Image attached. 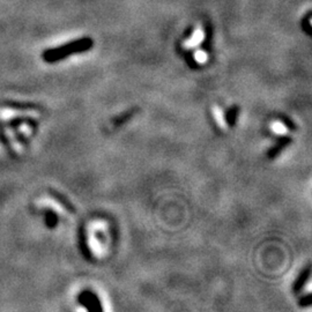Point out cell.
<instances>
[{"label":"cell","instance_id":"3957f363","mask_svg":"<svg viewBox=\"0 0 312 312\" xmlns=\"http://www.w3.org/2000/svg\"><path fill=\"white\" fill-rule=\"evenodd\" d=\"M290 142H292V138L290 137H288V135H286V137H282L280 139V140H279L277 144L274 145L273 147L271 148V149H269L267 151V156H268V159H271V160H273L275 159V157H278L279 155H280V153L281 151H282L284 148H286L288 145L290 144Z\"/></svg>","mask_w":312,"mask_h":312},{"label":"cell","instance_id":"30bf717a","mask_svg":"<svg viewBox=\"0 0 312 312\" xmlns=\"http://www.w3.org/2000/svg\"><path fill=\"white\" fill-rule=\"evenodd\" d=\"M281 122L283 123V126H284V127H287V129L292 130V131H294V130H296V125H295V123L292 122V120H290L289 118H288V117H286V116H282V117H281Z\"/></svg>","mask_w":312,"mask_h":312},{"label":"cell","instance_id":"ba28073f","mask_svg":"<svg viewBox=\"0 0 312 312\" xmlns=\"http://www.w3.org/2000/svg\"><path fill=\"white\" fill-rule=\"evenodd\" d=\"M238 107H231L229 109L228 111H227L226 114V122L228 123L229 126H234L235 123H236V117H237L238 115Z\"/></svg>","mask_w":312,"mask_h":312},{"label":"cell","instance_id":"8fae6325","mask_svg":"<svg viewBox=\"0 0 312 312\" xmlns=\"http://www.w3.org/2000/svg\"><path fill=\"white\" fill-rule=\"evenodd\" d=\"M195 56H196V59L198 60L199 63H204L206 60V53L202 52V51H198Z\"/></svg>","mask_w":312,"mask_h":312},{"label":"cell","instance_id":"9c48e42d","mask_svg":"<svg viewBox=\"0 0 312 312\" xmlns=\"http://www.w3.org/2000/svg\"><path fill=\"white\" fill-rule=\"evenodd\" d=\"M312 303V295L311 293H308L307 295H304L303 297L298 301L299 307H309Z\"/></svg>","mask_w":312,"mask_h":312},{"label":"cell","instance_id":"277c9868","mask_svg":"<svg viewBox=\"0 0 312 312\" xmlns=\"http://www.w3.org/2000/svg\"><path fill=\"white\" fill-rule=\"evenodd\" d=\"M310 275H311V267H307L303 269L301 273H299L297 279L295 280V282L293 284V292L295 294H298L301 292L303 288H304L305 284H307L309 279H310Z\"/></svg>","mask_w":312,"mask_h":312},{"label":"cell","instance_id":"5b68a950","mask_svg":"<svg viewBox=\"0 0 312 312\" xmlns=\"http://www.w3.org/2000/svg\"><path fill=\"white\" fill-rule=\"evenodd\" d=\"M50 195H51V196H52V197H54V198H56L57 200H58V201L60 202V204H62V205L64 206V207H65V208H66V210H67L68 212H71V213H74V212H75V208H74V206H73V205H72V204H71V202H69V201H68V200L65 198V197H64V196H62V195H60V193H58V192H57V191H51V192H50Z\"/></svg>","mask_w":312,"mask_h":312},{"label":"cell","instance_id":"52a82bcc","mask_svg":"<svg viewBox=\"0 0 312 312\" xmlns=\"http://www.w3.org/2000/svg\"><path fill=\"white\" fill-rule=\"evenodd\" d=\"M202 38H204V32H202L201 29H197L195 33H193V35L191 36V38H189L186 41L185 43V47L186 48H191V47H195L200 42L202 41Z\"/></svg>","mask_w":312,"mask_h":312},{"label":"cell","instance_id":"8992f818","mask_svg":"<svg viewBox=\"0 0 312 312\" xmlns=\"http://www.w3.org/2000/svg\"><path fill=\"white\" fill-rule=\"evenodd\" d=\"M45 225H47L48 228H54L57 225H58V215L52 210H48L45 212Z\"/></svg>","mask_w":312,"mask_h":312},{"label":"cell","instance_id":"6da1fadb","mask_svg":"<svg viewBox=\"0 0 312 312\" xmlns=\"http://www.w3.org/2000/svg\"><path fill=\"white\" fill-rule=\"evenodd\" d=\"M93 48V39L92 38H80L75 39L73 42L62 45L58 48H52V49L45 50L42 58H43L47 63H57L59 60L67 58L71 54L84 52V51L92 49Z\"/></svg>","mask_w":312,"mask_h":312},{"label":"cell","instance_id":"7a4b0ae2","mask_svg":"<svg viewBox=\"0 0 312 312\" xmlns=\"http://www.w3.org/2000/svg\"><path fill=\"white\" fill-rule=\"evenodd\" d=\"M79 303L82 304L83 307H86L88 310L90 311H102L101 302L98 296L95 295L93 292L89 290H84L79 295Z\"/></svg>","mask_w":312,"mask_h":312},{"label":"cell","instance_id":"7c38bea8","mask_svg":"<svg viewBox=\"0 0 312 312\" xmlns=\"http://www.w3.org/2000/svg\"><path fill=\"white\" fill-rule=\"evenodd\" d=\"M273 130H274V131L279 132V133H283L284 131H286V129H284V126L281 125L280 123L274 124V125H273Z\"/></svg>","mask_w":312,"mask_h":312}]
</instances>
